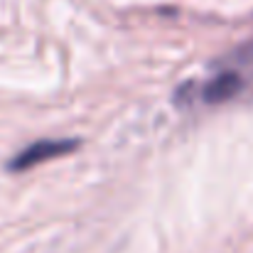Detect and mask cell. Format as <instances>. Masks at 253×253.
<instances>
[{
  "instance_id": "cell-1",
  "label": "cell",
  "mask_w": 253,
  "mask_h": 253,
  "mask_svg": "<svg viewBox=\"0 0 253 253\" xmlns=\"http://www.w3.org/2000/svg\"><path fill=\"white\" fill-rule=\"evenodd\" d=\"M79 148V140L77 138H44V140H35L30 143L25 150L15 153L7 163L10 172H25L30 168H37L42 163H49L54 158H62V155H69Z\"/></svg>"
}]
</instances>
